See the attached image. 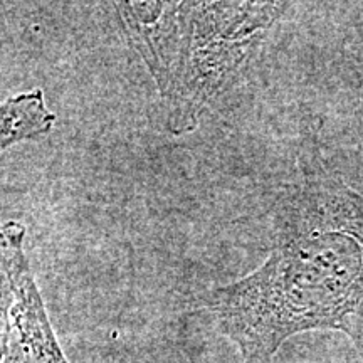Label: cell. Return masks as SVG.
<instances>
[{
    "instance_id": "1",
    "label": "cell",
    "mask_w": 363,
    "mask_h": 363,
    "mask_svg": "<svg viewBox=\"0 0 363 363\" xmlns=\"http://www.w3.org/2000/svg\"><path fill=\"white\" fill-rule=\"evenodd\" d=\"M244 363H271L281 343L316 328L362 337L363 239L335 229L276 249L256 272L202 296Z\"/></svg>"
},
{
    "instance_id": "2",
    "label": "cell",
    "mask_w": 363,
    "mask_h": 363,
    "mask_svg": "<svg viewBox=\"0 0 363 363\" xmlns=\"http://www.w3.org/2000/svg\"><path fill=\"white\" fill-rule=\"evenodd\" d=\"M123 33L148 66L174 133L197 125L278 16L276 4L120 2Z\"/></svg>"
},
{
    "instance_id": "3",
    "label": "cell",
    "mask_w": 363,
    "mask_h": 363,
    "mask_svg": "<svg viewBox=\"0 0 363 363\" xmlns=\"http://www.w3.org/2000/svg\"><path fill=\"white\" fill-rule=\"evenodd\" d=\"M11 225L9 261L16 293L12 308L13 330L33 363H67L49 323L43 298L27 262L24 252L26 227L13 220Z\"/></svg>"
},
{
    "instance_id": "4",
    "label": "cell",
    "mask_w": 363,
    "mask_h": 363,
    "mask_svg": "<svg viewBox=\"0 0 363 363\" xmlns=\"http://www.w3.org/2000/svg\"><path fill=\"white\" fill-rule=\"evenodd\" d=\"M56 115L40 89L27 91L0 103V152L51 131Z\"/></svg>"
},
{
    "instance_id": "5",
    "label": "cell",
    "mask_w": 363,
    "mask_h": 363,
    "mask_svg": "<svg viewBox=\"0 0 363 363\" xmlns=\"http://www.w3.org/2000/svg\"><path fill=\"white\" fill-rule=\"evenodd\" d=\"M9 247H11V222H2L0 224V363L6 360L13 331L12 308L16 293H13Z\"/></svg>"
}]
</instances>
